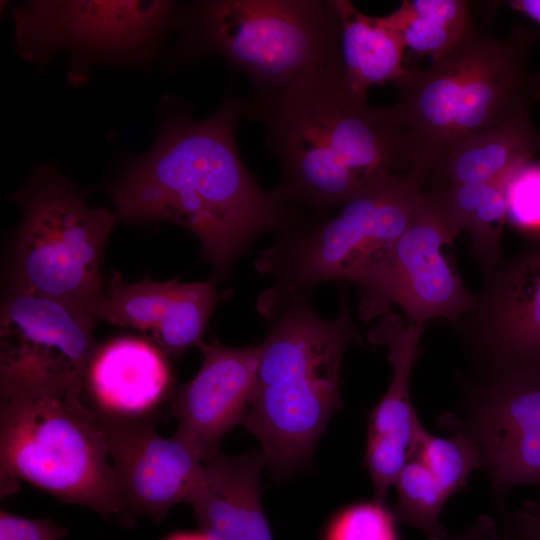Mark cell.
Segmentation results:
<instances>
[{"label": "cell", "instance_id": "obj_8", "mask_svg": "<svg viewBox=\"0 0 540 540\" xmlns=\"http://www.w3.org/2000/svg\"><path fill=\"white\" fill-rule=\"evenodd\" d=\"M516 65L508 43L473 26L428 68L407 69L393 105L407 131L428 152L451 140L492 130L512 114Z\"/></svg>", "mask_w": 540, "mask_h": 540}, {"label": "cell", "instance_id": "obj_25", "mask_svg": "<svg viewBox=\"0 0 540 540\" xmlns=\"http://www.w3.org/2000/svg\"><path fill=\"white\" fill-rule=\"evenodd\" d=\"M411 457L424 463L447 498L466 484L472 471L482 468L475 443L461 428L448 437L423 428Z\"/></svg>", "mask_w": 540, "mask_h": 540}, {"label": "cell", "instance_id": "obj_19", "mask_svg": "<svg viewBox=\"0 0 540 540\" xmlns=\"http://www.w3.org/2000/svg\"><path fill=\"white\" fill-rule=\"evenodd\" d=\"M526 131L512 113L500 126L451 140L429 156V174L442 185L491 183L512 177L524 166L529 153Z\"/></svg>", "mask_w": 540, "mask_h": 540}, {"label": "cell", "instance_id": "obj_24", "mask_svg": "<svg viewBox=\"0 0 540 540\" xmlns=\"http://www.w3.org/2000/svg\"><path fill=\"white\" fill-rule=\"evenodd\" d=\"M395 486L398 501L392 512L396 520L419 530L428 540H444L448 534L440 514L448 498L424 463L409 458Z\"/></svg>", "mask_w": 540, "mask_h": 540}, {"label": "cell", "instance_id": "obj_15", "mask_svg": "<svg viewBox=\"0 0 540 540\" xmlns=\"http://www.w3.org/2000/svg\"><path fill=\"white\" fill-rule=\"evenodd\" d=\"M219 300L215 278L183 283L179 278L156 282L148 278L128 283L114 278L97 307V319L134 328L169 356L180 358L200 347Z\"/></svg>", "mask_w": 540, "mask_h": 540}, {"label": "cell", "instance_id": "obj_21", "mask_svg": "<svg viewBox=\"0 0 540 540\" xmlns=\"http://www.w3.org/2000/svg\"><path fill=\"white\" fill-rule=\"evenodd\" d=\"M340 20V54L344 78L356 93L386 82L394 84L407 69L405 46L385 17L360 12L348 0H332Z\"/></svg>", "mask_w": 540, "mask_h": 540}, {"label": "cell", "instance_id": "obj_12", "mask_svg": "<svg viewBox=\"0 0 540 540\" xmlns=\"http://www.w3.org/2000/svg\"><path fill=\"white\" fill-rule=\"evenodd\" d=\"M95 415L131 518L146 515L160 523L174 505L187 503L204 472V461L192 447L174 435L162 437L155 418Z\"/></svg>", "mask_w": 540, "mask_h": 540}, {"label": "cell", "instance_id": "obj_31", "mask_svg": "<svg viewBox=\"0 0 540 540\" xmlns=\"http://www.w3.org/2000/svg\"><path fill=\"white\" fill-rule=\"evenodd\" d=\"M511 5L540 24V0L513 1Z\"/></svg>", "mask_w": 540, "mask_h": 540}, {"label": "cell", "instance_id": "obj_17", "mask_svg": "<svg viewBox=\"0 0 540 540\" xmlns=\"http://www.w3.org/2000/svg\"><path fill=\"white\" fill-rule=\"evenodd\" d=\"M204 462L187 503L207 540H272L261 502L260 475L267 465L262 451H218Z\"/></svg>", "mask_w": 540, "mask_h": 540}, {"label": "cell", "instance_id": "obj_5", "mask_svg": "<svg viewBox=\"0 0 540 540\" xmlns=\"http://www.w3.org/2000/svg\"><path fill=\"white\" fill-rule=\"evenodd\" d=\"M175 20L193 53L220 54L249 75L256 94L341 66V27L332 0L197 1Z\"/></svg>", "mask_w": 540, "mask_h": 540}, {"label": "cell", "instance_id": "obj_26", "mask_svg": "<svg viewBox=\"0 0 540 540\" xmlns=\"http://www.w3.org/2000/svg\"><path fill=\"white\" fill-rule=\"evenodd\" d=\"M395 520L385 504H358L340 514L330 529L328 540H398Z\"/></svg>", "mask_w": 540, "mask_h": 540}, {"label": "cell", "instance_id": "obj_20", "mask_svg": "<svg viewBox=\"0 0 540 540\" xmlns=\"http://www.w3.org/2000/svg\"><path fill=\"white\" fill-rule=\"evenodd\" d=\"M422 331V324L404 327L396 314L387 312L369 332L372 343L387 346L393 374L386 393L370 413L367 439L399 444L409 450L410 456L424 428L409 395L411 369L420 352Z\"/></svg>", "mask_w": 540, "mask_h": 540}, {"label": "cell", "instance_id": "obj_9", "mask_svg": "<svg viewBox=\"0 0 540 540\" xmlns=\"http://www.w3.org/2000/svg\"><path fill=\"white\" fill-rule=\"evenodd\" d=\"M437 188L420 191L408 228L375 263L352 282L360 287L363 319L398 305L410 323L456 319L474 311L479 297L464 286L446 250L457 236Z\"/></svg>", "mask_w": 540, "mask_h": 540}, {"label": "cell", "instance_id": "obj_32", "mask_svg": "<svg viewBox=\"0 0 540 540\" xmlns=\"http://www.w3.org/2000/svg\"><path fill=\"white\" fill-rule=\"evenodd\" d=\"M169 540H207V538L200 532L198 534L181 533L171 537Z\"/></svg>", "mask_w": 540, "mask_h": 540}, {"label": "cell", "instance_id": "obj_18", "mask_svg": "<svg viewBox=\"0 0 540 540\" xmlns=\"http://www.w3.org/2000/svg\"><path fill=\"white\" fill-rule=\"evenodd\" d=\"M491 273L474 310L484 338L515 369L540 367V247Z\"/></svg>", "mask_w": 540, "mask_h": 540}, {"label": "cell", "instance_id": "obj_4", "mask_svg": "<svg viewBox=\"0 0 540 540\" xmlns=\"http://www.w3.org/2000/svg\"><path fill=\"white\" fill-rule=\"evenodd\" d=\"M1 494L19 480L131 524L103 431L81 392L0 394Z\"/></svg>", "mask_w": 540, "mask_h": 540}, {"label": "cell", "instance_id": "obj_16", "mask_svg": "<svg viewBox=\"0 0 540 540\" xmlns=\"http://www.w3.org/2000/svg\"><path fill=\"white\" fill-rule=\"evenodd\" d=\"M171 386L163 352L140 338L121 337L96 346L83 383L96 414L120 420L155 418Z\"/></svg>", "mask_w": 540, "mask_h": 540}, {"label": "cell", "instance_id": "obj_14", "mask_svg": "<svg viewBox=\"0 0 540 540\" xmlns=\"http://www.w3.org/2000/svg\"><path fill=\"white\" fill-rule=\"evenodd\" d=\"M203 360L192 380L180 386L171 399L178 421L175 437L207 460L220 451L224 435L242 424L253 392L260 346L226 347L203 342Z\"/></svg>", "mask_w": 540, "mask_h": 540}, {"label": "cell", "instance_id": "obj_22", "mask_svg": "<svg viewBox=\"0 0 540 540\" xmlns=\"http://www.w3.org/2000/svg\"><path fill=\"white\" fill-rule=\"evenodd\" d=\"M511 179L491 183L435 186L455 231H467L485 268L501 265L500 240L507 218L506 186Z\"/></svg>", "mask_w": 540, "mask_h": 540}, {"label": "cell", "instance_id": "obj_29", "mask_svg": "<svg viewBox=\"0 0 540 540\" xmlns=\"http://www.w3.org/2000/svg\"><path fill=\"white\" fill-rule=\"evenodd\" d=\"M444 540H505L499 533L496 522L487 515L480 516L472 525Z\"/></svg>", "mask_w": 540, "mask_h": 540}, {"label": "cell", "instance_id": "obj_27", "mask_svg": "<svg viewBox=\"0 0 540 540\" xmlns=\"http://www.w3.org/2000/svg\"><path fill=\"white\" fill-rule=\"evenodd\" d=\"M507 219L522 228H540V168L521 167L506 186Z\"/></svg>", "mask_w": 540, "mask_h": 540}, {"label": "cell", "instance_id": "obj_3", "mask_svg": "<svg viewBox=\"0 0 540 540\" xmlns=\"http://www.w3.org/2000/svg\"><path fill=\"white\" fill-rule=\"evenodd\" d=\"M270 317L255 384L242 424L261 443L273 471L306 463L330 417L341 408L340 371L346 347L362 339L345 298L332 320L319 316L301 290L265 292Z\"/></svg>", "mask_w": 540, "mask_h": 540}, {"label": "cell", "instance_id": "obj_7", "mask_svg": "<svg viewBox=\"0 0 540 540\" xmlns=\"http://www.w3.org/2000/svg\"><path fill=\"white\" fill-rule=\"evenodd\" d=\"M419 176L385 172L339 205L329 218L288 230L255 261L279 289L351 281L379 260L408 228L421 191Z\"/></svg>", "mask_w": 540, "mask_h": 540}, {"label": "cell", "instance_id": "obj_28", "mask_svg": "<svg viewBox=\"0 0 540 540\" xmlns=\"http://www.w3.org/2000/svg\"><path fill=\"white\" fill-rule=\"evenodd\" d=\"M67 529L51 519H32L0 512V540H63Z\"/></svg>", "mask_w": 540, "mask_h": 540}, {"label": "cell", "instance_id": "obj_30", "mask_svg": "<svg viewBox=\"0 0 540 540\" xmlns=\"http://www.w3.org/2000/svg\"><path fill=\"white\" fill-rule=\"evenodd\" d=\"M524 540H540V503L527 504L517 514Z\"/></svg>", "mask_w": 540, "mask_h": 540}, {"label": "cell", "instance_id": "obj_10", "mask_svg": "<svg viewBox=\"0 0 540 540\" xmlns=\"http://www.w3.org/2000/svg\"><path fill=\"white\" fill-rule=\"evenodd\" d=\"M174 7L165 0L29 1L14 11L18 51L34 62L63 50L77 59H138L158 43Z\"/></svg>", "mask_w": 540, "mask_h": 540}, {"label": "cell", "instance_id": "obj_2", "mask_svg": "<svg viewBox=\"0 0 540 540\" xmlns=\"http://www.w3.org/2000/svg\"><path fill=\"white\" fill-rule=\"evenodd\" d=\"M245 114L263 126L280 162L282 178L272 190L285 203L323 211L385 172L427 178L426 153L393 105L370 106L349 87L341 66L257 94Z\"/></svg>", "mask_w": 540, "mask_h": 540}, {"label": "cell", "instance_id": "obj_6", "mask_svg": "<svg viewBox=\"0 0 540 540\" xmlns=\"http://www.w3.org/2000/svg\"><path fill=\"white\" fill-rule=\"evenodd\" d=\"M15 197L23 205L12 256V288L56 300L97 321L100 260L117 217L88 206L52 165H37Z\"/></svg>", "mask_w": 540, "mask_h": 540}, {"label": "cell", "instance_id": "obj_11", "mask_svg": "<svg viewBox=\"0 0 540 540\" xmlns=\"http://www.w3.org/2000/svg\"><path fill=\"white\" fill-rule=\"evenodd\" d=\"M95 320L12 288L0 315V394L82 392Z\"/></svg>", "mask_w": 540, "mask_h": 540}, {"label": "cell", "instance_id": "obj_23", "mask_svg": "<svg viewBox=\"0 0 540 540\" xmlns=\"http://www.w3.org/2000/svg\"><path fill=\"white\" fill-rule=\"evenodd\" d=\"M384 17L405 48L431 61L450 52L474 26L464 0H405Z\"/></svg>", "mask_w": 540, "mask_h": 540}, {"label": "cell", "instance_id": "obj_1", "mask_svg": "<svg viewBox=\"0 0 540 540\" xmlns=\"http://www.w3.org/2000/svg\"><path fill=\"white\" fill-rule=\"evenodd\" d=\"M245 111L230 94L208 118L168 119L154 146L131 160L111 189L120 218L183 226L224 277L258 235L284 232L296 220L289 204L261 188L241 160L235 131Z\"/></svg>", "mask_w": 540, "mask_h": 540}, {"label": "cell", "instance_id": "obj_13", "mask_svg": "<svg viewBox=\"0 0 540 540\" xmlns=\"http://www.w3.org/2000/svg\"><path fill=\"white\" fill-rule=\"evenodd\" d=\"M466 428L499 499L521 484H540V367L514 369L484 390Z\"/></svg>", "mask_w": 540, "mask_h": 540}]
</instances>
